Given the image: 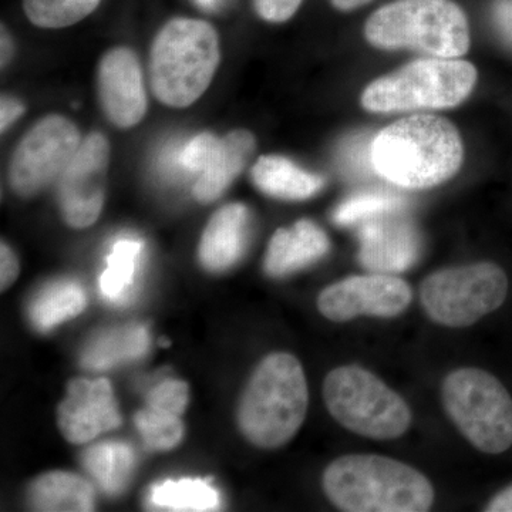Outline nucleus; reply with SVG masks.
I'll list each match as a JSON object with an SVG mask.
<instances>
[{
    "label": "nucleus",
    "mask_w": 512,
    "mask_h": 512,
    "mask_svg": "<svg viewBox=\"0 0 512 512\" xmlns=\"http://www.w3.org/2000/svg\"><path fill=\"white\" fill-rule=\"evenodd\" d=\"M23 110L25 109H23L22 103H19L18 100L3 97L2 107H0V127H2V131H5L13 121L19 119Z\"/></svg>",
    "instance_id": "nucleus-34"
},
{
    "label": "nucleus",
    "mask_w": 512,
    "mask_h": 512,
    "mask_svg": "<svg viewBox=\"0 0 512 512\" xmlns=\"http://www.w3.org/2000/svg\"><path fill=\"white\" fill-rule=\"evenodd\" d=\"M323 400L333 419L366 439H399L412 424L409 404L365 367L333 369L323 382Z\"/></svg>",
    "instance_id": "nucleus-7"
},
{
    "label": "nucleus",
    "mask_w": 512,
    "mask_h": 512,
    "mask_svg": "<svg viewBox=\"0 0 512 512\" xmlns=\"http://www.w3.org/2000/svg\"><path fill=\"white\" fill-rule=\"evenodd\" d=\"M330 2H332L336 9L342 10V12H350V10L367 5L372 0H330Z\"/></svg>",
    "instance_id": "nucleus-36"
},
{
    "label": "nucleus",
    "mask_w": 512,
    "mask_h": 512,
    "mask_svg": "<svg viewBox=\"0 0 512 512\" xmlns=\"http://www.w3.org/2000/svg\"><path fill=\"white\" fill-rule=\"evenodd\" d=\"M87 305L83 286L76 281H57L42 289L29 306V318L40 332L80 315Z\"/></svg>",
    "instance_id": "nucleus-22"
},
{
    "label": "nucleus",
    "mask_w": 512,
    "mask_h": 512,
    "mask_svg": "<svg viewBox=\"0 0 512 512\" xmlns=\"http://www.w3.org/2000/svg\"><path fill=\"white\" fill-rule=\"evenodd\" d=\"M100 2L101 0H23V8L33 25L45 29H62L87 18Z\"/></svg>",
    "instance_id": "nucleus-26"
},
{
    "label": "nucleus",
    "mask_w": 512,
    "mask_h": 512,
    "mask_svg": "<svg viewBox=\"0 0 512 512\" xmlns=\"http://www.w3.org/2000/svg\"><path fill=\"white\" fill-rule=\"evenodd\" d=\"M330 242L322 228L308 220L275 232L265 256V272L282 278L315 264L328 254Z\"/></svg>",
    "instance_id": "nucleus-16"
},
{
    "label": "nucleus",
    "mask_w": 512,
    "mask_h": 512,
    "mask_svg": "<svg viewBox=\"0 0 512 512\" xmlns=\"http://www.w3.org/2000/svg\"><path fill=\"white\" fill-rule=\"evenodd\" d=\"M477 77L476 67L464 60L420 59L370 83L360 101L379 114L453 109L470 96Z\"/></svg>",
    "instance_id": "nucleus-6"
},
{
    "label": "nucleus",
    "mask_w": 512,
    "mask_h": 512,
    "mask_svg": "<svg viewBox=\"0 0 512 512\" xmlns=\"http://www.w3.org/2000/svg\"><path fill=\"white\" fill-rule=\"evenodd\" d=\"M150 346L146 326H124L106 330L90 340L83 350L82 365L87 369L106 370L124 362L140 359Z\"/></svg>",
    "instance_id": "nucleus-21"
},
{
    "label": "nucleus",
    "mask_w": 512,
    "mask_h": 512,
    "mask_svg": "<svg viewBox=\"0 0 512 512\" xmlns=\"http://www.w3.org/2000/svg\"><path fill=\"white\" fill-rule=\"evenodd\" d=\"M218 63L220 40L210 23L171 20L151 49V89L165 106L184 109L208 89Z\"/></svg>",
    "instance_id": "nucleus-5"
},
{
    "label": "nucleus",
    "mask_w": 512,
    "mask_h": 512,
    "mask_svg": "<svg viewBox=\"0 0 512 512\" xmlns=\"http://www.w3.org/2000/svg\"><path fill=\"white\" fill-rule=\"evenodd\" d=\"M464 146L457 127L433 114H416L383 128L372 140V167L406 190H427L458 173Z\"/></svg>",
    "instance_id": "nucleus-1"
},
{
    "label": "nucleus",
    "mask_w": 512,
    "mask_h": 512,
    "mask_svg": "<svg viewBox=\"0 0 512 512\" xmlns=\"http://www.w3.org/2000/svg\"><path fill=\"white\" fill-rule=\"evenodd\" d=\"M150 501L156 507L170 511H215L221 505L217 488L200 478L158 483L151 488Z\"/></svg>",
    "instance_id": "nucleus-24"
},
{
    "label": "nucleus",
    "mask_w": 512,
    "mask_h": 512,
    "mask_svg": "<svg viewBox=\"0 0 512 512\" xmlns=\"http://www.w3.org/2000/svg\"><path fill=\"white\" fill-rule=\"evenodd\" d=\"M493 19L500 35L512 46V0H495Z\"/></svg>",
    "instance_id": "nucleus-33"
},
{
    "label": "nucleus",
    "mask_w": 512,
    "mask_h": 512,
    "mask_svg": "<svg viewBox=\"0 0 512 512\" xmlns=\"http://www.w3.org/2000/svg\"><path fill=\"white\" fill-rule=\"evenodd\" d=\"M384 212L362 222L359 261L366 269L379 274H399L416 264L421 239L416 225L400 215Z\"/></svg>",
    "instance_id": "nucleus-14"
},
{
    "label": "nucleus",
    "mask_w": 512,
    "mask_h": 512,
    "mask_svg": "<svg viewBox=\"0 0 512 512\" xmlns=\"http://www.w3.org/2000/svg\"><path fill=\"white\" fill-rule=\"evenodd\" d=\"M143 244L138 239L121 238L111 248L107 268L100 278L101 295L109 302L126 301L136 278Z\"/></svg>",
    "instance_id": "nucleus-25"
},
{
    "label": "nucleus",
    "mask_w": 512,
    "mask_h": 512,
    "mask_svg": "<svg viewBox=\"0 0 512 512\" xmlns=\"http://www.w3.org/2000/svg\"><path fill=\"white\" fill-rule=\"evenodd\" d=\"M32 510L46 512H86L94 510L92 485L77 474L53 471L37 477L28 491Z\"/></svg>",
    "instance_id": "nucleus-20"
},
{
    "label": "nucleus",
    "mask_w": 512,
    "mask_h": 512,
    "mask_svg": "<svg viewBox=\"0 0 512 512\" xmlns=\"http://www.w3.org/2000/svg\"><path fill=\"white\" fill-rule=\"evenodd\" d=\"M370 45L384 50H419L458 59L470 49V25L454 0H394L377 9L365 25Z\"/></svg>",
    "instance_id": "nucleus-4"
},
{
    "label": "nucleus",
    "mask_w": 512,
    "mask_h": 512,
    "mask_svg": "<svg viewBox=\"0 0 512 512\" xmlns=\"http://www.w3.org/2000/svg\"><path fill=\"white\" fill-rule=\"evenodd\" d=\"M134 423L144 443L151 450H171L177 447L184 437V423L181 416L160 412L150 406L137 412Z\"/></svg>",
    "instance_id": "nucleus-27"
},
{
    "label": "nucleus",
    "mask_w": 512,
    "mask_h": 512,
    "mask_svg": "<svg viewBox=\"0 0 512 512\" xmlns=\"http://www.w3.org/2000/svg\"><path fill=\"white\" fill-rule=\"evenodd\" d=\"M255 150V138L249 131L237 130L220 138L217 148L198 175L194 197L208 204L220 198L241 174Z\"/></svg>",
    "instance_id": "nucleus-18"
},
{
    "label": "nucleus",
    "mask_w": 512,
    "mask_h": 512,
    "mask_svg": "<svg viewBox=\"0 0 512 512\" xmlns=\"http://www.w3.org/2000/svg\"><path fill=\"white\" fill-rule=\"evenodd\" d=\"M190 390L183 380H164L157 384L147 397V406L160 412L183 416L187 409Z\"/></svg>",
    "instance_id": "nucleus-29"
},
{
    "label": "nucleus",
    "mask_w": 512,
    "mask_h": 512,
    "mask_svg": "<svg viewBox=\"0 0 512 512\" xmlns=\"http://www.w3.org/2000/svg\"><path fill=\"white\" fill-rule=\"evenodd\" d=\"M12 53V43H10L9 36L6 35L5 30L2 32V63L5 64L10 59Z\"/></svg>",
    "instance_id": "nucleus-37"
},
{
    "label": "nucleus",
    "mask_w": 512,
    "mask_h": 512,
    "mask_svg": "<svg viewBox=\"0 0 512 512\" xmlns=\"http://www.w3.org/2000/svg\"><path fill=\"white\" fill-rule=\"evenodd\" d=\"M308 406V383L299 360L289 353H272L256 366L242 393L239 429L249 443L274 450L295 437Z\"/></svg>",
    "instance_id": "nucleus-3"
},
{
    "label": "nucleus",
    "mask_w": 512,
    "mask_h": 512,
    "mask_svg": "<svg viewBox=\"0 0 512 512\" xmlns=\"http://www.w3.org/2000/svg\"><path fill=\"white\" fill-rule=\"evenodd\" d=\"M403 207L404 200L397 195L386 194V192H365V194L348 198L340 204L333 218L336 224L352 225L375 218L384 212L403 210Z\"/></svg>",
    "instance_id": "nucleus-28"
},
{
    "label": "nucleus",
    "mask_w": 512,
    "mask_h": 512,
    "mask_svg": "<svg viewBox=\"0 0 512 512\" xmlns=\"http://www.w3.org/2000/svg\"><path fill=\"white\" fill-rule=\"evenodd\" d=\"M220 143V138L210 133L198 134L178 153L177 164L190 174L200 175Z\"/></svg>",
    "instance_id": "nucleus-30"
},
{
    "label": "nucleus",
    "mask_w": 512,
    "mask_h": 512,
    "mask_svg": "<svg viewBox=\"0 0 512 512\" xmlns=\"http://www.w3.org/2000/svg\"><path fill=\"white\" fill-rule=\"evenodd\" d=\"M82 144L79 130L62 116H47L23 137L10 164L13 191L30 198L62 177Z\"/></svg>",
    "instance_id": "nucleus-10"
},
{
    "label": "nucleus",
    "mask_w": 512,
    "mask_h": 512,
    "mask_svg": "<svg viewBox=\"0 0 512 512\" xmlns=\"http://www.w3.org/2000/svg\"><path fill=\"white\" fill-rule=\"evenodd\" d=\"M413 291L393 274L349 276L320 292L319 312L332 322H349L359 316L394 318L409 308Z\"/></svg>",
    "instance_id": "nucleus-11"
},
{
    "label": "nucleus",
    "mask_w": 512,
    "mask_h": 512,
    "mask_svg": "<svg viewBox=\"0 0 512 512\" xmlns=\"http://www.w3.org/2000/svg\"><path fill=\"white\" fill-rule=\"evenodd\" d=\"M133 448L120 441H106L84 451L83 466L106 494H120L133 473Z\"/></svg>",
    "instance_id": "nucleus-23"
},
{
    "label": "nucleus",
    "mask_w": 512,
    "mask_h": 512,
    "mask_svg": "<svg viewBox=\"0 0 512 512\" xmlns=\"http://www.w3.org/2000/svg\"><path fill=\"white\" fill-rule=\"evenodd\" d=\"M301 3L302 0H255V9L262 19L282 23L295 15Z\"/></svg>",
    "instance_id": "nucleus-31"
},
{
    "label": "nucleus",
    "mask_w": 512,
    "mask_h": 512,
    "mask_svg": "<svg viewBox=\"0 0 512 512\" xmlns=\"http://www.w3.org/2000/svg\"><path fill=\"white\" fill-rule=\"evenodd\" d=\"M198 5H201L205 9H214L221 0H197Z\"/></svg>",
    "instance_id": "nucleus-38"
},
{
    "label": "nucleus",
    "mask_w": 512,
    "mask_h": 512,
    "mask_svg": "<svg viewBox=\"0 0 512 512\" xmlns=\"http://www.w3.org/2000/svg\"><path fill=\"white\" fill-rule=\"evenodd\" d=\"M251 175L256 188L281 200H308L325 185V180L320 175L308 173L281 156L259 158Z\"/></svg>",
    "instance_id": "nucleus-19"
},
{
    "label": "nucleus",
    "mask_w": 512,
    "mask_h": 512,
    "mask_svg": "<svg viewBox=\"0 0 512 512\" xmlns=\"http://www.w3.org/2000/svg\"><path fill=\"white\" fill-rule=\"evenodd\" d=\"M99 97L104 113L117 127L136 126L146 116L147 96L136 55L117 47L101 59Z\"/></svg>",
    "instance_id": "nucleus-15"
},
{
    "label": "nucleus",
    "mask_w": 512,
    "mask_h": 512,
    "mask_svg": "<svg viewBox=\"0 0 512 512\" xmlns=\"http://www.w3.org/2000/svg\"><path fill=\"white\" fill-rule=\"evenodd\" d=\"M109 143L100 133L90 134L59 178V201L70 227H90L100 217L106 192Z\"/></svg>",
    "instance_id": "nucleus-12"
},
{
    "label": "nucleus",
    "mask_w": 512,
    "mask_h": 512,
    "mask_svg": "<svg viewBox=\"0 0 512 512\" xmlns=\"http://www.w3.org/2000/svg\"><path fill=\"white\" fill-rule=\"evenodd\" d=\"M441 399L448 417L477 450L501 454L512 446V397L483 369L463 367L444 379Z\"/></svg>",
    "instance_id": "nucleus-8"
},
{
    "label": "nucleus",
    "mask_w": 512,
    "mask_h": 512,
    "mask_svg": "<svg viewBox=\"0 0 512 512\" xmlns=\"http://www.w3.org/2000/svg\"><path fill=\"white\" fill-rule=\"evenodd\" d=\"M508 295L501 266L477 262L433 272L420 285V302L433 322L467 328L497 311Z\"/></svg>",
    "instance_id": "nucleus-9"
},
{
    "label": "nucleus",
    "mask_w": 512,
    "mask_h": 512,
    "mask_svg": "<svg viewBox=\"0 0 512 512\" xmlns=\"http://www.w3.org/2000/svg\"><path fill=\"white\" fill-rule=\"evenodd\" d=\"M249 211L244 204H229L215 212L202 234L200 261L211 272L237 264L247 245Z\"/></svg>",
    "instance_id": "nucleus-17"
},
{
    "label": "nucleus",
    "mask_w": 512,
    "mask_h": 512,
    "mask_svg": "<svg viewBox=\"0 0 512 512\" xmlns=\"http://www.w3.org/2000/svg\"><path fill=\"white\" fill-rule=\"evenodd\" d=\"M330 503L346 512H426L434 503L429 478L394 458L349 454L323 473Z\"/></svg>",
    "instance_id": "nucleus-2"
},
{
    "label": "nucleus",
    "mask_w": 512,
    "mask_h": 512,
    "mask_svg": "<svg viewBox=\"0 0 512 512\" xmlns=\"http://www.w3.org/2000/svg\"><path fill=\"white\" fill-rule=\"evenodd\" d=\"M121 423L113 387L107 379H74L57 410V424L64 439L84 444Z\"/></svg>",
    "instance_id": "nucleus-13"
},
{
    "label": "nucleus",
    "mask_w": 512,
    "mask_h": 512,
    "mask_svg": "<svg viewBox=\"0 0 512 512\" xmlns=\"http://www.w3.org/2000/svg\"><path fill=\"white\" fill-rule=\"evenodd\" d=\"M487 512H512V484L500 491L493 500L488 503Z\"/></svg>",
    "instance_id": "nucleus-35"
},
{
    "label": "nucleus",
    "mask_w": 512,
    "mask_h": 512,
    "mask_svg": "<svg viewBox=\"0 0 512 512\" xmlns=\"http://www.w3.org/2000/svg\"><path fill=\"white\" fill-rule=\"evenodd\" d=\"M19 275V262L15 252L10 249L9 245L2 242L0 247V284L2 291H6Z\"/></svg>",
    "instance_id": "nucleus-32"
}]
</instances>
